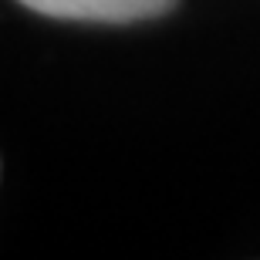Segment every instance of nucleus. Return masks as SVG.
<instances>
[{"label":"nucleus","instance_id":"nucleus-1","mask_svg":"<svg viewBox=\"0 0 260 260\" xmlns=\"http://www.w3.org/2000/svg\"><path fill=\"white\" fill-rule=\"evenodd\" d=\"M34 14L88 24H135L176 10L179 0H17Z\"/></svg>","mask_w":260,"mask_h":260}]
</instances>
